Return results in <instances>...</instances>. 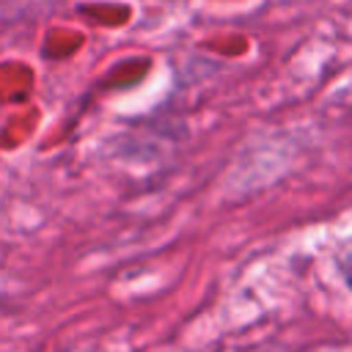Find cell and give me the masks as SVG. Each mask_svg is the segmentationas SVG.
Instances as JSON below:
<instances>
[{
	"label": "cell",
	"instance_id": "cell-1",
	"mask_svg": "<svg viewBox=\"0 0 352 352\" xmlns=\"http://www.w3.org/2000/svg\"><path fill=\"white\" fill-rule=\"evenodd\" d=\"M341 272H344V278H346V283H349V289H352V242L344 248V253H341Z\"/></svg>",
	"mask_w": 352,
	"mask_h": 352
}]
</instances>
